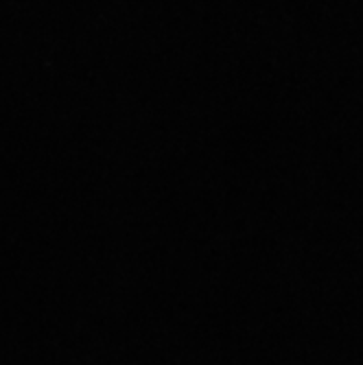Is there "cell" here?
Returning <instances> with one entry per match:
<instances>
[]
</instances>
